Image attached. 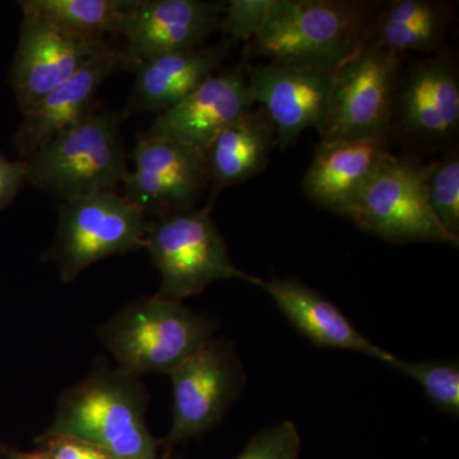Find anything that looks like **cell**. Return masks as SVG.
Instances as JSON below:
<instances>
[{
	"label": "cell",
	"mask_w": 459,
	"mask_h": 459,
	"mask_svg": "<svg viewBox=\"0 0 459 459\" xmlns=\"http://www.w3.org/2000/svg\"><path fill=\"white\" fill-rule=\"evenodd\" d=\"M388 155L385 138L319 143L304 175V193L320 207L342 214Z\"/></svg>",
	"instance_id": "e0dca14e"
},
{
	"label": "cell",
	"mask_w": 459,
	"mask_h": 459,
	"mask_svg": "<svg viewBox=\"0 0 459 459\" xmlns=\"http://www.w3.org/2000/svg\"><path fill=\"white\" fill-rule=\"evenodd\" d=\"M148 395L140 377L100 367L66 389L44 435L77 437L117 459H161L148 430Z\"/></svg>",
	"instance_id": "6da1fadb"
},
{
	"label": "cell",
	"mask_w": 459,
	"mask_h": 459,
	"mask_svg": "<svg viewBox=\"0 0 459 459\" xmlns=\"http://www.w3.org/2000/svg\"><path fill=\"white\" fill-rule=\"evenodd\" d=\"M219 49L175 51L135 66L129 110L164 113L213 75L222 60Z\"/></svg>",
	"instance_id": "d6986e66"
},
{
	"label": "cell",
	"mask_w": 459,
	"mask_h": 459,
	"mask_svg": "<svg viewBox=\"0 0 459 459\" xmlns=\"http://www.w3.org/2000/svg\"><path fill=\"white\" fill-rule=\"evenodd\" d=\"M283 316L301 334L323 349L349 350L391 364L394 353L360 333L351 320L325 295L296 279L262 280L259 283Z\"/></svg>",
	"instance_id": "2e32d148"
},
{
	"label": "cell",
	"mask_w": 459,
	"mask_h": 459,
	"mask_svg": "<svg viewBox=\"0 0 459 459\" xmlns=\"http://www.w3.org/2000/svg\"><path fill=\"white\" fill-rule=\"evenodd\" d=\"M134 170L123 180L126 195L146 214L157 216L195 208L208 183L205 155L165 138H142L133 151Z\"/></svg>",
	"instance_id": "30bf717a"
},
{
	"label": "cell",
	"mask_w": 459,
	"mask_h": 459,
	"mask_svg": "<svg viewBox=\"0 0 459 459\" xmlns=\"http://www.w3.org/2000/svg\"><path fill=\"white\" fill-rule=\"evenodd\" d=\"M26 183L25 161H11L0 155V211L4 210Z\"/></svg>",
	"instance_id": "83f0119b"
},
{
	"label": "cell",
	"mask_w": 459,
	"mask_h": 459,
	"mask_svg": "<svg viewBox=\"0 0 459 459\" xmlns=\"http://www.w3.org/2000/svg\"><path fill=\"white\" fill-rule=\"evenodd\" d=\"M108 48L104 40L75 38L23 16L11 72L12 89L22 113Z\"/></svg>",
	"instance_id": "4fadbf2b"
},
{
	"label": "cell",
	"mask_w": 459,
	"mask_h": 459,
	"mask_svg": "<svg viewBox=\"0 0 459 459\" xmlns=\"http://www.w3.org/2000/svg\"><path fill=\"white\" fill-rule=\"evenodd\" d=\"M3 452L7 459H49L40 449L35 452H21L17 449L5 448Z\"/></svg>",
	"instance_id": "f1b7e54d"
},
{
	"label": "cell",
	"mask_w": 459,
	"mask_h": 459,
	"mask_svg": "<svg viewBox=\"0 0 459 459\" xmlns=\"http://www.w3.org/2000/svg\"><path fill=\"white\" fill-rule=\"evenodd\" d=\"M401 56L367 38L334 72L319 143L385 138Z\"/></svg>",
	"instance_id": "ba28073f"
},
{
	"label": "cell",
	"mask_w": 459,
	"mask_h": 459,
	"mask_svg": "<svg viewBox=\"0 0 459 459\" xmlns=\"http://www.w3.org/2000/svg\"><path fill=\"white\" fill-rule=\"evenodd\" d=\"M276 131L262 108L250 110L223 129L205 152L208 180L214 189L252 179L268 164Z\"/></svg>",
	"instance_id": "ffe728a7"
},
{
	"label": "cell",
	"mask_w": 459,
	"mask_h": 459,
	"mask_svg": "<svg viewBox=\"0 0 459 459\" xmlns=\"http://www.w3.org/2000/svg\"><path fill=\"white\" fill-rule=\"evenodd\" d=\"M401 120L412 134L444 140L457 131L459 83L443 57L420 63L411 71L400 95Z\"/></svg>",
	"instance_id": "ac0fdd59"
},
{
	"label": "cell",
	"mask_w": 459,
	"mask_h": 459,
	"mask_svg": "<svg viewBox=\"0 0 459 459\" xmlns=\"http://www.w3.org/2000/svg\"><path fill=\"white\" fill-rule=\"evenodd\" d=\"M216 328L212 319L193 312L183 301L156 294L124 307L98 333L117 368L140 377L170 374L210 342Z\"/></svg>",
	"instance_id": "7a4b0ae2"
},
{
	"label": "cell",
	"mask_w": 459,
	"mask_h": 459,
	"mask_svg": "<svg viewBox=\"0 0 459 459\" xmlns=\"http://www.w3.org/2000/svg\"><path fill=\"white\" fill-rule=\"evenodd\" d=\"M36 443L49 459H117L93 444L65 435L41 434Z\"/></svg>",
	"instance_id": "4316f807"
},
{
	"label": "cell",
	"mask_w": 459,
	"mask_h": 459,
	"mask_svg": "<svg viewBox=\"0 0 459 459\" xmlns=\"http://www.w3.org/2000/svg\"><path fill=\"white\" fill-rule=\"evenodd\" d=\"M223 8V3L202 0H131L122 29L128 40L124 66L197 48L219 29Z\"/></svg>",
	"instance_id": "7c38bea8"
},
{
	"label": "cell",
	"mask_w": 459,
	"mask_h": 459,
	"mask_svg": "<svg viewBox=\"0 0 459 459\" xmlns=\"http://www.w3.org/2000/svg\"><path fill=\"white\" fill-rule=\"evenodd\" d=\"M20 4L23 16L75 38L102 40L107 33H122L131 0H25Z\"/></svg>",
	"instance_id": "7402d4cb"
},
{
	"label": "cell",
	"mask_w": 459,
	"mask_h": 459,
	"mask_svg": "<svg viewBox=\"0 0 459 459\" xmlns=\"http://www.w3.org/2000/svg\"><path fill=\"white\" fill-rule=\"evenodd\" d=\"M452 20L448 5L430 0H397L389 3L368 35L395 56L406 51L434 50L442 42Z\"/></svg>",
	"instance_id": "44dd1931"
},
{
	"label": "cell",
	"mask_w": 459,
	"mask_h": 459,
	"mask_svg": "<svg viewBox=\"0 0 459 459\" xmlns=\"http://www.w3.org/2000/svg\"><path fill=\"white\" fill-rule=\"evenodd\" d=\"M172 421L161 459H170L178 444L216 427L238 400L246 371L231 342L211 340L169 374Z\"/></svg>",
	"instance_id": "9c48e42d"
},
{
	"label": "cell",
	"mask_w": 459,
	"mask_h": 459,
	"mask_svg": "<svg viewBox=\"0 0 459 459\" xmlns=\"http://www.w3.org/2000/svg\"><path fill=\"white\" fill-rule=\"evenodd\" d=\"M26 181L65 202L113 190L128 168L114 115L93 113L23 160Z\"/></svg>",
	"instance_id": "277c9868"
},
{
	"label": "cell",
	"mask_w": 459,
	"mask_h": 459,
	"mask_svg": "<svg viewBox=\"0 0 459 459\" xmlns=\"http://www.w3.org/2000/svg\"><path fill=\"white\" fill-rule=\"evenodd\" d=\"M301 437L292 421L263 429L250 439L237 459H298Z\"/></svg>",
	"instance_id": "d4e9b609"
},
{
	"label": "cell",
	"mask_w": 459,
	"mask_h": 459,
	"mask_svg": "<svg viewBox=\"0 0 459 459\" xmlns=\"http://www.w3.org/2000/svg\"><path fill=\"white\" fill-rule=\"evenodd\" d=\"M427 195L435 219L451 237L459 240V159L443 157L427 165Z\"/></svg>",
	"instance_id": "cb8c5ba5"
},
{
	"label": "cell",
	"mask_w": 459,
	"mask_h": 459,
	"mask_svg": "<svg viewBox=\"0 0 459 459\" xmlns=\"http://www.w3.org/2000/svg\"><path fill=\"white\" fill-rule=\"evenodd\" d=\"M389 367L418 382L429 401L453 418L459 416V365L457 361L411 362L394 358Z\"/></svg>",
	"instance_id": "603a6c76"
},
{
	"label": "cell",
	"mask_w": 459,
	"mask_h": 459,
	"mask_svg": "<svg viewBox=\"0 0 459 459\" xmlns=\"http://www.w3.org/2000/svg\"><path fill=\"white\" fill-rule=\"evenodd\" d=\"M119 66H124L122 51L108 47L26 111L13 137L23 160L95 113L100 87Z\"/></svg>",
	"instance_id": "9a60e30c"
},
{
	"label": "cell",
	"mask_w": 459,
	"mask_h": 459,
	"mask_svg": "<svg viewBox=\"0 0 459 459\" xmlns=\"http://www.w3.org/2000/svg\"><path fill=\"white\" fill-rule=\"evenodd\" d=\"M367 38V16L359 3L276 0L255 44L270 62L334 72Z\"/></svg>",
	"instance_id": "3957f363"
},
{
	"label": "cell",
	"mask_w": 459,
	"mask_h": 459,
	"mask_svg": "<svg viewBox=\"0 0 459 459\" xmlns=\"http://www.w3.org/2000/svg\"><path fill=\"white\" fill-rule=\"evenodd\" d=\"M150 226L146 214L124 195L114 190L92 193L60 205L48 255L69 283L100 259L144 247Z\"/></svg>",
	"instance_id": "8992f818"
},
{
	"label": "cell",
	"mask_w": 459,
	"mask_h": 459,
	"mask_svg": "<svg viewBox=\"0 0 459 459\" xmlns=\"http://www.w3.org/2000/svg\"><path fill=\"white\" fill-rule=\"evenodd\" d=\"M144 247L161 274L157 294L174 300L201 294L220 280H243L255 286L262 281L232 264L225 238L207 207L159 217L151 222Z\"/></svg>",
	"instance_id": "5b68a950"
},
{
	"label": "cell",
	"mask_w": 459,
	"mask_h": 459,
	"mask_svg": "<svg viewBox=\"0 0 459 459\" xmlns=\"http://www.w3.org/2000/svg\"><path fill=\"white\" fill-rule=\"evenodd\" d=\"M334 72L277 62L250 69L247 77L250 95L270 117L277 146H291L307 129L318 131L327 111Z\"/></svg>",
	"instance_id": "8fae6325"
},
{
	"label": "cell",
	"mask_w": 459,
	"mask_h": 459,
	"mask_svg": "<svg viewBox=\"0 0 459 459\" xmlns=\"http://www.w3.org/2000/svg\"><path fill=\"white\" fill-rule=\"evenodd\" d=\"M427 165L389 153L373 179L341 216L362 231L392 243H444L458 247L435 219L428 202Z\"/></svg>",
	"instance_id": "52a82bcc"
},
{
	"label": "cell",
	"mask_w": 459,
	"mask_h": 459,
	"mask_svg": "<svg viewBox=\"0 0 459 459\" xmlns=\"http://www.w3.org/2000/svg\"><path fill=\"white\" fill-rule=\"evenodd\" d=\"M276 0H231L223 8L220 27L235 40L255 39L270 17Z\"/></svg>",
	"instance_id": "484cf974"
},
{
	"label": "cell",
	"mask_w": 459,
	"mask_h": 459,
	"mask_svg": "<svg viewBox=\"0 0 459 459\" xmlns=\"http://www.w3.org/2000/svg\"><path fill=\"white\" fill-rule=\"evenodd\" d=\"M253 105L243 69L213 74L179 104L159 114L146 135L179 142L205 155L214 138Z\"/></svg>",
	"instance_id": "5bb4252c"
}]
</instances>
